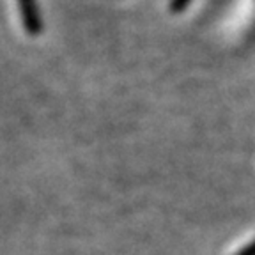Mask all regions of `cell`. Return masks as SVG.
<instances>
[{"label":"cell","mask_w":255,"mask_h":255,"mask_svg":"<svg viewBox=\"0 0 255 255\" xmlns=\"http://www.w3.org/2000/svg\"><path fill=\"white\" fill-rule=\"evenodd\" d=\"M236 255H255V241H252L250 245H247L243 250H239Z\"/></svg>","instance_id":"6da1fadb"},{"label":"cell","mask_w":255,"mask_h":255,"mask_svg":"<svg viewBox=\"0 0 255 255\" xmlns=\"http://www.w3.org/2000/svg\"><path fill=\"white\" fill-rule=\"evenodd\" d=\"M183 4H186V0H175V7H181Z\"/></svg>","instance_id":"7a4b0ae2"}]
</instances>
